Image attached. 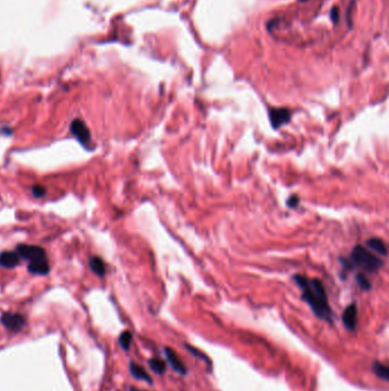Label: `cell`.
Masks as SVG:
<instances>
[{"mask_svg": "<svg viewBox=\"0 0 389 391\" xmlns=\"http://www.w3.org/2000/svg\"><path fill=\"white\" fill-rule=\"evenodd\" d=\"M27 269H29V271L32 272V274H34V275L48 274V271H49L48 260H47V258H46V259L32 261V262H30L29 266H27Z\"/></svg>", "mask_w": 389, "mask_h": 391, "instance_id": "obj_9", "label": "cell"}, {"mask_svg": "<svg viewBox=\"0 0 389 391\" xmlns=\"http://www.w3.org/2000/svg\"><path fill=\"white\" fill-rule=\"evenodd\" d=\"M70 130H71V133H72L73 135L77 137L78 141L80 142V143L86 144L90 141L89 129L82 120L74 119L72 122H71Z\"/></svg>", "mask_w": 389, "mask_h": 391, "instance_id": "obj_6", "label": "cell"}, {"mask_svg": "<svg viewBox=\"0 0 389 391\" xmlns=\"http://www.w3.org/2000/svg\"><path fill=\"white\" fill-rule=\"evenodd\" d=\"M129 371H130V374L133 375V377L135 379H137V380H141V381H145L148 383H152L153 380L152 378L150 377V374L146 372V371L143 369V367L141 365L136 364V363L134 362H130L129 364Z\"/></svg>", "mask_w": 389, "mask_h": 391, "instance_id": "obj_11", "label": "cell"}, {"mask_svg": "<svg viewBox=\"0 0 389 391\" xmlns=\"http://www.w3.org/2000/svg\"><path fill=\"white\" fill-rule=\"evenodd\" d=\"M165 356L167 358V362H168L169 366L172 367V369L177 374L185 375L186 373H188V370H186L184 363H183L181 359L178 358L176 353H175L172 348H169V347L165 348Z\"/></svg>", "mask_w": 389, "mask_h": 391, "instance_id": "obj_7", "label": "cell"}, {"mask_svg": "<svg viewBox=\"0 0 389 391\" xmlns=\"http://www.w3.org/2000/svg\"><path fill=\"white\" fill-rule=\"evenodd\" d=\"M293 280L300 287L301 298L311 307L313 314L321 321L332 324L333 313L323 283L317 278H308L301 275L293 276Z\"/></svg>", "mask_w": 389, "mask_h": 391, "instance_id": "obj_1", "label": "cell"}, {"mask_svg": "<svg viewBox=\"0 0 389 391\" xmlns=\"http://www.w3.org/2000/svg\"><path fill=\"white\" fill-rule=\"evenodd\" d=\"M19 263V255L17 252H3L0 254V266L3 268L16 267Z\"/></svg>", "mask_w": 389, "mask_h": 391, "instance_id": "obj_10", "label": "cell"}, {"mask_svg": "<svg viewBox=\"0 0 389 391\" xmlns=\"http://www.w3.org/2000/svg\"><path fill=\"white\" fill-rule=\"evenodd\" d=\"M32 193H33V196L39 197V198H40V197H43L46 195V189L43 188L42 185H34V187L32 188Z\"/></svg>", "mask_w": 389, "mask_h": 391, "instance_id": "obj_19", "label": "cell"}, {"mask_svg": "<svg viewBox=\"0 0 389 391\" xmlns=\"http://www.w3.org/2000/svg\"><path fill=\"white\" fill-rule=\"evenodd\" d=\"M269 121L274 129H277L282 126L287 125L291 120V111L285 108H272L268 111Z\"/></svg>", "mask_w": 389, "mask_h": 391, "instance_id": "obj_4", "label": "cell"}, {"mask_svg": "<svg viewBox=\"0 0 389 391\" xmlns=\"http://www.w3.org/2000/svg\"><path fill=\"white\" fill-rule=\"evenodd\" d=\"M149 366H150V369L158 375L164 374L167 370L166 363L162 361V359L157 358V357L149 359Z\"/></svg>", "mask_w": 389, "mask_h": 391, "instance_id": "obj_16", "label": "cell"}, {"mask_svg": "<svg viewBox=\"0 0 389 391\" xmlns=\"http://www.w3.org/2000/svg\"><path fill=\"white\" fill-rule=\"evenodd\" d=\"M17 254L19 255V258L29 260L30 262L35 260H40V259H46V252L43 248L39 247V246H33V245H18L16 248Z\"/></svg>", "mask_w": 389, "mask_h": 391, "instance_id": "obj_3", "label": "cell"}, {"mask_svg": "<svg viewBox=\"0 0 389 391\" xmlns=\"http://www.w3.org/2000/svg\"><path fill=\"white\" fill-rule=\"evenodd\" d=\"M330 18H331V21L333 23H336V24L339 22V9H338V7H336V6L332 7L331 11H330Z\"/></svg>", "mask_w": 389, "mask_h": 391, "instance_id": "obj_20", "label": "cell"}, {"mask_svg": "<svg viewBox=\"0 0 389 391\" xmlns=\"http://www.w3.org/2000/svg\"><path fill=\"white\" fill-rule=\"evenodd\" d=\"M184 346H185V349L188 350V351H190V353L192 354L194 357H196V358L201 359V361H203L208 366H211V365H212L211 359L209 358L208 355H205L204 353H202V351H201L200 349H197V348L189 345V343H184Z\"/></svg>", "mask_w": 389, "mask_h": 391, "instance_id": "obj_15", "label": "cell"}, {"mask_svg": "<svg viewBox=\"0 0 389 391\" xmlns=\"http://www.w3.org/2000/svg\"><path fill=\"white\" fill-rule=\"evenodd\" d=\"M89 267L91 271L94 272L95 275H97L98 277H103L105 275L106 271V267L104 261H103L101 258L98 256H94L89 260Z\"/></svg>", "mask_w": 389, "mask_h": 391, "instance_id": "obj_12", "label": "cell"}, {"mask_svg": "<svg viewBox=\"0 0 389 391\" xmlns=\"http://www.w3.org/2000/svg\"><path fill=\"white\" fill-rule=\"evenodd\" d=\"M372 371L377 377L384 381H389V369L380 362H375L372 365Z\"/></svg>", "mask_w": 389, "mask_h": 391, "instance_id": "obj_14", "label": "cell"}, {"mask_svg": "<svg viewBox=\"0 0 389 391\" xmlns=\"http://www.w3.org/2000/svg\"><path fill=\"white\" fill-rule=\"evenodd\" d=\"M0 322L7 330L11 332L21 331L26 325L25 318L16 313H5L0 318Z\"/></svg>", "mask_w": 389, "mask_h": 391, "instance_id": "obj_5", "label": "cell"}, {"mask_svg": "<svg viewBox=\"0 0 389 391\" xmlns=\"http://www.w3.org/2000/svg\"><path fill=\"white\" fill-rule=\"evenodd\" d=\"M298 203H299V199L297 198V197H291V198L288 200V206L289 207H296L297 205H298Z\"/></svg>", "mask_w": 389, "mask_h": 391, "instance_id": "obj_21", "label": "cell"}, {"mask_svg": "<svg viewBox=\"0 0 389 391\" xmlns=\"http://www.w3.org/2000/svg\"><path fill=\"white\" fill-rule=\"evenodd\" d=\"M356 283L361 290H363V291H369L371 288V283L369 282L367 278H365V276L361 275V274L356 276Z\"/></svg>", "mask_w": 389, "mask_h": 391, "instance_id": "obj_18", "label": "cell"}, {"mask_svg": "<svg viewBox=\"0 0 389 391\" xmlns=\"http://www.w3.org/2000/svg\"><path fill=\"white\" fill-rule=\"evenodd\" d=\"M132 340H133L132 333H130L129 331H125L122 332L120 337H119V343H120L122 349L128 350L130 347V343H132Z\"/></svg>", "mask_w": 389, "mask_h": 391, "instance_id": "obj_17", "label": "cell"}, {"mask_svg": "<svg viewBox=\"0 0 389 391\" xmlns=\"http://www.w3.org/2000/svg\"><path fill=\"white\" fill-rule=\"evenodd\" d=\"M130 391H145V390H140V389H136V388H134V387H132V388H130Z\"/></svg>", "mask_w": 389, "mask_h": 391, "instance_id": "obj_22", "label": "cell"}, {"mask_svg": "<svg viewBox=\"0 0 389 391\" xmlns=\"http://www.w3.org/2000/svg\"><path fill=\"white\" fill-rule=\"evenodd\" d=\"M343 263L347 268H354L359 267L361 269H363L368 272H375L379 269L383 264V261L373 254L371 251L367 250L362 246H356L354 250L352 251L351 256L347 260L343 261Z\"/></svg>", "mask_w": 389, "mask_h": 391, "instance_id": "obj_2", "label": "cell"}, {"mask_svg": "<svg viewBox=\"0 0 389 391\" xmlns=\"http://www.w3.org/2000/svg\"><path fill=\"white\" fill-rule=\"evenodd\" d=\"M341 319H343L345 329L349 332L355 331L356 324H357V307L355 303H351L346 309L344 310Z\"/></svg>", "mask_w": 389, "mask_h": 391, "instance_id": "obj_8", "label": "cell"}, {"mask_svg": "<svg viewBox=\"0 0 389 391\" xmlns=\"http://www.w3.org/2000/svg\"><path fill=\"white\" fill-rule=\"evenodd\" d=\"M301 1H306V0H301Z\"/></svg>", "mask_w": 389, "mask_h": 391, "instance_id": "obj_23", "label": "cell"}, {"mask_svg": "<svg viewBox=\"0 0 389 391\" xmlns=\"http://www.w3.org/2000/svg\"><path fill=\"white\" fill-rule=\"evenodd\" d=\"M367 245H368V247L370 248V250H372L373 252L378 253V254H381L383 256L387 255V247L381 239H379V238L368 239Z\"/></svg>", "mask_w": 389, "mask_h": 391, "instance_id": "obj_13", "label": "cell"}]
</instances>
